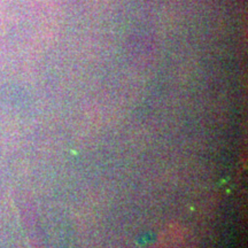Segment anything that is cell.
<instances>
[{"label":"cell","instance_id":"cell-1","mask_svg":"<svg viewBox=\"0 0 248 248\" xmlns=\"http://www.w3.org/2000/svg\"><path fill=\"white\" fill-rule=\"evenodd\" d=\"M151 248H198L193 234L185 226L170 224L161 232Z\"/></svg>","mask_w":248,"mask_h":248}]
</instances>
